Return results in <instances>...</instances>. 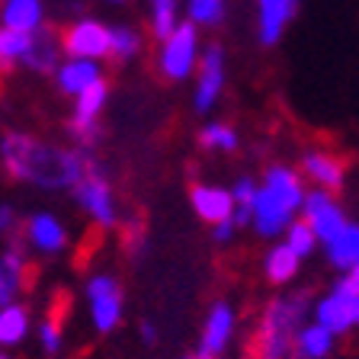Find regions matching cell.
I'll return each instance as SVG.
<instances>
[{
  "label": "cell",
  "instance_id": "6da1fadb",
  "mask_svg": "<svg viewBox=\"0 0 359 359\" xmlns=\"http://www.w3.org/2000/svg\"><path fill=\"white\" fill-rule=\"evenodd\" d=\"M0 154L10 177L20 183H36L42 189L77 187L87 173V161L77 151H61L22 132H10L0 142Z\"/></svg>",
  "mask_w": 359,
  "mask_h": 359
},
{
  "label": "cell",
  "instance_id": "7a4b0ae2",
  "mask_svg": "<svg viewBox=\"0 0 359 359\" xmlns=\"http://www.w3.org/2000/svg\"><path fill=\"white\" fill-rule=\"evenodd\" d=\"M302 199H305L302 180L289 167H269L266 183L257 187L254 212H250V222H254L257 234L273 238V234L285 231L292 224V215L302 209Z\"/></svg>",
  "mask_w": 359,
  "mask_h": 359
},
{
  "label": "cell",
  "instance_id": "3957f363",
  "mask_svg": "<svg viewBox=\"0 0 359 359\" xmlns=\"http://www.w3.org/2000/svg\"><path fill=\"white\" fill-rule=\"evenodd\" d=\"M308 311V295H289V299H276L263 311L260 330H257L254 359H285L292 350V340L302 327V318Z\"/></svg>",
  "mask_w": 359,
  "mask_h": 359
},
{
  "label": "cell",
  "instance_id": "277c9868",
  "mask_svg": "<svg viewBox=\"0 0 359 359\" xmlns=\"http://www.w3.org/2000/svg\"><path fill=\"white\" fill-rule=\"evenodd\" d=\"M314 324H321L330 334H346L359 324V292L350 283H337V289L330 292L327 299L318 302L314 308Z\"/></svg>",
  "mask_w": 359,
  "mask_h": 359
},
{
  "label": "cell",
  "instance_id": "5b68a950",
  "mask_svg": "<svg viewBox=\"0 0 359 359\" xmlns=\"http://www.w3.org/2000/svg\"><path fill=\"white\" fill-rule=\"evenodd\" d=\"M87 302H90V318L93 327L100 334L116 330V324L122 321V292L119 283L112 276H93L87 283Z\"/></svg>",
  "mask_w": 359,
  "mask_h": 359
},
{
  "label": "cell",
  "instance_id": "8992f818",
  "mask_svg": "<svg viewBox=\"0 0 359 359\" xmlns=\"http://www.w3.org/2000/svg\"><path fill=\"white\" fill-rule=\"evenodd\" d=\"M74 196H77V202L87 209V215L93 218L97 224L109 228V224L116 222V202H112V189H109L106 177L97 170V167L87 164V173H83L81 183L74 187Z\"/></svg>",
  "mask_w": 359,
  "mask_h": 359
},
{
  "label": "cell",
  "instance_id": "52a82bcc",
  "mask_svg": "<svg viewBox=\"0 0 359 359\" xmlns=\"http://www.w3.org/2000/svg\"><path fill=\"white\" fill-rule=\"evenodd\" d=\"M196 45H199V39H196V26H189V22L187 26H177V29L164 39L161 71H164L170 81H183V77H189V71H193V65H196Z\"/></svg>",
  "mask_w": 359,
  "mask_h": 359
},
{
  "label": "cell",
  "instance_id": "ba28073f",
  "mask_svg": "<svg viewBox=\"0 0 359 359\" xmlns=\"http://www.w3.org/2000/svg\"><path fill=\"white\" fill-rule=\"evenodd\" d=\"M61 45H65V52L71 55V58L97 61V58H103V55H109V29L97 20H81L65 32Z\"/></svg>",
  "mask_w": 359,
  "mask_h": 359
},
{
  "label": "cell",
  "instance_id": "9c48e42d",
  "mask_svg": "<svg viewBox=\"0 0 359 359\" xmlns=\"http://www.w3.org/2000/svg\"><path fill=\"white\" fill-rule=\"evenodd\" d=\"M106 93H109V87H106L103 77H100V81H93L87 90H81V93H77V106H74V119H71V132H74L83 144H93L100 138L97 116H100V109H103V103H106Z\"/></svg>",
  "mask_w": 359,
  "mask_h": 359
},
{
  "label": "cell",
  "instance_id": "30bf717a",
  "mask_svg": "<svg viewBox=\"0 0 359 359\" xmlns=\"http://www.w3.org/2000/svg\"><path fill=\"white\" fill-rule=\"evenodd\" d=\"M302 209H305V224L314 231L318 241L334 238V234L346 224L344 212H340V205H334V199H330L327 189H314V193H308L305 199H302Z\"/></svg>",
  "mask_w": 359,
  "mask_h": 359
},
{
  "label": "cell",
  "instance_id": "8fae6325",
  "mask_svg": "<svg viewBox=\"0 0 359 359\" xmlns=\"http://www.w3.org/2000/svg\"><path fill=\"white\" fill-rule=\"evenodd\" d=\"M231 334H234V311H231V305L218 302V305H212L209 318H205L202 340H199V356L196 359H218L224 353V346H228V340H231Z\"/></svg>",
  "mask_w": 359,
  "mask_h": 359
},
{
  "label": "cell",
  "instance_id": "7c38bea8",
  "mask_svg": "<svg viewBox=\"0 0 359 359\" xmlns=\"http://www.w3.org/2000/svg\"><path fill=\"white\" fill-rule=\"evenodd\" d=\"M222 83H224V55L218 45H212L205 58H202L199 67V87H196V109L205 112L212 109V103L218 100L222 93Z\"/></svg>",
  "mask_w": 359,
  "mask_h": 359
},
{
  "label": "cell",
  "instance_id": "4fadbf2b",
  "mask_svg": "<svg viewBox=\"0 0 359 359\" xmlns=\"http://www.w3.org/2000/svg\"><path fill=\"white\" fill-rule=\"evenodd\" d=\"M58 55H61V42L48 26H39L36 32H29V45L22 52V65L39 71V74H52L58 67Z\"/></svg>",
  "mask_w": 359,
  "mask_h": 359
},
{
  "label": "cell",
  "instance_id": "5bb4252c",
  "mask_svg": "<svg viewBox=\"0 0 359 359\" xmlns=\"http://www.w3.org/2000/svg\"><path fill=\"white\" fill-rule=\"evenodd\" d=\"M189 202H193L196 215L209 224L231 222V193L222 187H193L189 189Z\"/></svg>",
  "mask_w": 359,
  "mask_h": 359
},
{
  "label": "cell",
  "instance_id": "9a60e30c",
  "mask_svg": "<svg viewBox=\"0 0 359 359\" xmlns=\"http://www.w3.org/2000/svg\"><path fill=\"white\" fill-rule=\"evenodd\" d=\"M26 241H29L36 250H42V254H58L61 247H65L67 234H65V224L55 215L39 212V215H32L29 222H26Z\"/></svg>",
  "mask_w": 359,
  "mask_h": 359
},
{
  "label": "cell",
  "instance_id": "2e32d148",
  "mask_svg": "<svg viewBox=\"0 0 359 359\" xmlns=\"http://www.w3.org/2000/svg\"><path fill=\"white\" fill-rule=\"evenodd\" d=\"M0 20H4V29L13 32H36L45 20L42 0H7L4 10H0Z\"/></svg>",
  "mask_w": 359,
  "mask_h": 359
},
{
  "label": "cell",
  "instance_id": "e0dca14e",
  "mask_svg": "<svg viewBox=\"0 0 359 359\" xmlns=\"http://www.w3.org/2000/svg\"><path fill=\"white\" fill-rule=\"evenodd\" d=\"M55 81H58L61 93L77 97V93H81V90H87L93 81H100V67H97V61L71 58V61H65L61 67H55Z\"/></svg>",
  "mask_w": 359,
  "mask_h": 359
},
{
  "label": "cell",
  "instance_id": "ac0fdd59",
  "mask_svg": "<svg viewBox=\"0 0 359 359\" xmlns=\"http://www.w3.org/2000/svg\"><path fill=\"white\" fill-rule=\"evenodd\" d=\"M295 7H299V0H260V42L263 45L279 42V36H283L285 22L292 20Z\"/></svg>",
  "mask_w": 359,
  "mask_h": 359
},
{
  "label": "cell",
  "instance_id": "d6986e66",
  "mask_svg": "<svg viewBox=\"0 0 359 359\" xmlns=\"http://www.w3.org/2000/svg\"><path fill=\"white\" fill-rule=\"evenodd\" d=\"M327 244V257L337 269H353L359 263V224L346 222L334 238L324 241Z\"/></svg>",
  "mask_w": 359,
  "mask_h": 359
},
{
  "label": "cell",
  "instance_id": "ffe728a7",
  "mask_svg": "<svg viewBox=\"0 0 359 359\" xmlns=\"http://www.w3.org/2000/svg\"><path fill=\"white\" fill-rule=\"evenodd\" d=\"M22 279H26V260H22L20 250H7L0 254V308L13 305V299L20 295Z\"/></svg>",
  "mask_w": 359,
  "mask_h": 359
},
{
  "label": "cell",
  "instance_id": "44dd1931",
  "mask_svg": "<svg viewBox=\"0 0 359 359\" xmlns=\"http://www.w3.org/2000/svg\"><path fill=\"white\" fill-rule=\"evenodd\" d=\"M292 350L299 353V359H324L334 350V334L324 330L321 324H308V327H299Z\"/></svg>",
  "mask_w": 359,
  "mask_h": 359
},
{
  "label": "cell",
  "instance_id": "7402d4cb",
  "mask_svg": "<svg viewBox=\"0 0 359 359\" xmlns=\"http://www.w3.org/2000/svg\"><path fill=\"white\" fill-rule=\"evenodd\" d=\"M305 173L318 180L324 189H340L344 187V164L330 154H305Z\"/></svg>",
  "mask_w": 359,
  "mask_h": 359
},
{
  "label": "cell",
  "instance_id": "603a6c76",
  "mask_svg": "<svg viewBox=\"0 0 359 359\" xmlns=\"http://www.w3.org/2000/svg\"><path fill=\"white\" fill-rule=\"evenodd\" d=\"M29 334V314L22 305H4L0 308V346H16Z\"/></svg>",
  "mask_w": 359,
  "mask_h": 359
},
{
  "label": "cell",
  "instance_id": "cb8c5ba5",
  "mask_svg": "<svg viewBox=\"0 0 359 359\" xmlns=\"http://www.w3.org/2000/svg\"><path fill=\"white\" fill-rule=\"evenodd\" d=\"M263 273H266L269 283H276V285L292 283V279H295V273H299V257L292 254L285 244L273 247V250L266 254V263H263Z\"/></svg>",
  "mask_w": 359,
  "mask_h": 359
},
{
  "label": "cell",
  "instance_id": "d4e9b609",
  "mask_svg": "<svg viewBox=\"0 0 359 359\" xmlns=\"http://www.w3.org/2000/svg\"><path fill=\"white\" fill-rule=\"evenodd\" d=\"M26 45H29V36H26V32L0 29V71H10L13 65H20Z\"/></svg>",
  "mask_w": 359,
  "mask_h": 359
},
{
  "label": "cell",
  "instance_id": "484cf974",
  "mask_svg": "<svg viewBox=\"0 0 359 359\" xmlns=\"http://www.w3.org/2000/svg\"><path fill=\"white\" fill-rule=\"evenodd\" d=\"M254 196L257 187L254 180H238V187L231 189V224H247L250 222V212H254Z\"/></svg>",
  "mask_w": 359,
  "mask_h": 359
},
{
  "label": "cell",
  "instance_id": "4316f807",
  "mask_svg": "<svg viewBox=\"0 0 359 359\" xmlns=\"http://www.w3.org/2000/svg\"><path fill=\"white\" fill-rule=\"evenodd\" d=\"M151 26L154 36L164 42L177 29V0H151Z\"/></svg>",
  "mask_w": 359,
  "mask_h": 359
},
{
  "label": "cell",
  "instance_id": "83f0119b",
  "mask_svg": "<svg viewBox=\"0 0 359 359\" xmlns=\"http://www.w3.org/2000/svg\"><path fill=\"white\" fill-rule=\"evenodd\" d=\"M314 244H318V238H314V231L308 228L305 222H295V224H289V234H285V247H289L292 254L299 257H308L314 250Z\"/></svg>",
  "mask_w": 359,
  "mask_h": 359
},
{
  "label": "cell",
  "instance_id": "f1b7e54d",
  "mask_svg": "<svg viewBox=\"0 0 359 359\" xmlns=\"http://www.w3.org/2000/svg\"><path fill=\"white\" fill-rule=\"evenodd\" d=\"M138 45H142V39H138V32L135 29H109V52L116 55L119 61L132 58L135 52H138Z\"/></svg>",
  "mask_w": 359,
  "mask_h": 359
},
{
  "label": "cell",
  "instance_id": "f546056e",
  "mask_svg": "<svg viewBox=\"0 0 359 359\" xmlns=\"http://www.w3.org/2000/svg\"><path fill=\"white\" fill-rule=\"evenodd\" d=\"M199 142L205 144V148H218V151H234L238 148V135H234V128L228 126H205L199 135Z\"/></svg>",
  "mask_w": 359,
  "mask_h": 359
},
{
  "label": "cell",
  "instance_id": "4dcf8cb0",
  "mask_svg": "<svg viewBox=\"0 0 359 359\" xmlns=\"http://www.w3.org/2000/svg\"><path fill=\"white\" fill-rule=\"evenodd\" d=\"M189 16H193V22L215 26L224 16V0H189Z\"/></svg>",
  "mask_w": 359,
  "mask_h": 359
},
{
  "label": "cell",
  "instance_id": "1f68e13d",
  "mask_svg": "<svg viewBox=\"0 0 359 359\" xmlns=\"http://www.w3.org/2000/svg\"><path fill=\"white\" fill-rule=\"evenodd\" d=\"M39 340H42V350L45 353H58L61 350V321H58V314H48L42 321V327H39Z\"/></svg>",
  "mask_w": 359,
  "mask_h": 359
},
{
  "label": "cell",
  "instance_id": "d6a6232c",
  "mask_svg": "<svg viewBox=\"0 0 359 359\" xmlns=\"http://www.w3.org/2000/svg\"><path fill=\"white\" fill-rule=\"evenodd\" d=\"M10 224H13V209L7 202H0V231H10Z\"/></svg>",
  "mask_w": 359,
  "mask_h": 359
},
{
  "label": "cell",
  "instance_id": "836d02e7",
  "mask_svg": "<svg viewBox=\"0 0 359 359\" xmlns=\"http://www.w3.org/2000/svg\"><path fill=\"white\" fill-rule=\"evenodd\" d=\"M231 231H234V224L231 222H222V224H215V234H212V238H215L218 244H224V241L231 238Z\"/></svg>",
  "mask_w": 359,
  "mask_h": 359
},
{
  "label": "cell",
  "instance_id": "e575fe53",
  "mask_svg": "<svg viewBox=\"0 0 359 359\" xmlns=\"http://www.w3.org/2000/svg\"><path fill=\"white\" fill-rule=\"evenodd\" d=\"M142 337L144 344H154V324H142Z\"/></svg>",
  "mask_w": 359,
  "mask_h": 359
},
{
  "label": "cell",
  "instance_id": "d590c367",
  "mask_svg": "<svg viewBox=\"0 0 359 359\" xmlns=\"http://www.w3.org/2000/svg\"><path fill=\"white\" fill-rule=\"evenodd\" d=\"M346 283H350V285H353V289H356V292H359V263H356V266H353V269H350V276H346Z\"/></svg>",
  "mask_w": 359,
  "mask_h": 359
},
{
  "label": "cell",
  "instance_id": "8d00e7d4",
  "mask_svg": "<svg viewBox=\"0 0 359 359\" xmlns=\"http://www.w3.org/2000/svg\"><path fill=\"white\" fill-rule=\"evenodd\" d=\"M0 359H10V356H4V353H0Z\"/></svg>",
  "mask_w": 359,
  "mask_h": 359
},
{
  "label": "cell",
  "instance_id": "74e56055",
  "mask_svg": "<svg viewBox=\"0 0 359 359\" xmlns=\"http://www.w3.org/2000/svg\"><path fill=\"white\" fill-rule=\"evenodd\" d=\"M112 4H122V0H112Z\"/></svg>",
  "mask_w": 359,
  "mask_h": 359
}]
</instances>
